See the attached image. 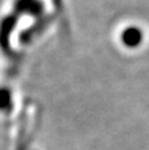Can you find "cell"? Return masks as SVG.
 <instances>
[{
  "mask_svg": "<svg viewBox=\"0 0 149 150\" xmlns=\"http://www.w3.org/2000/svg\"><path fill=\"white\" fill-rule=\"evenodd\" d=\"M12 107L11 93L7 90H0V111H8Z\"/></svg>",
  "mask_w": 149,
  "mask_h": 150,
  "instance_id": "4",
  "label": "cell"
},
{
  "mask_svg": "<svg viewBox=\"0 0 149 150\" xmlns=\"http://www.w3.org/2000/svg\"><path fill=\"white\" fill-rule=\"evenodd\" d=\"M121 38H123V42L127 45V46L135 47L136 45L140 44V41H141L143 33H141V30L137 28H128L123 32Z\"/></svg>",
  "mask_w": 149,
  "mask_h": 150,
  "instance_id": "2",
  "label": "cell"
},
{
  "mask_svg": "<svg viewBox=\"0 0 149 150\" xmlns=\"http://www.w3.org/2000/svg\"><path fill=\"white\" fill-rule=\"evenodd\" d=\"M16 9L20 13H29V15H40L44 11V5L40 0H17Z\"/></svg>",
  "mask_w": 149,
  "mask_h": 150,
  "instance_id": "1",
  "label": "cell"
},
{
  "mask_svg": "<svg viewBox=\"0 0 149 150\" xmlns=\"http://www.w3.org/2000/svg\"><path fill=\"white\" fill-rule=\"evenodd\" d=\"M16 24L15 17H7L3 21L1 26H0V44L4 49L8 47V37H9V32H12L13 26Z\"/></svg>",
  "mask_w": 149,
  "mask_h": 150,
  "instance_id": "3",
  "label": "cell"
}]
</instances>
